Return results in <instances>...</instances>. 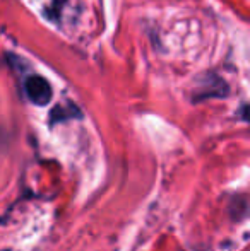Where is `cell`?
<instances>
[{
    "label": "cell",
    "mask_w": 250,
    "mask_h": 251,
    "mask_svg": "<svg viewBox=\"0 0 250 251\" xmlns=\"http://www.w3.org/2000/svg\"><path fill=\"white\" fill-rule=\"evenodd\" d=\"M24 91L29 101L36 106H45L52 100V86L41 75H31L24 82Z\"/></svg>",
    "instance_id": "6da1fadb"
},
{
    "label": "cell",
    "mask_w": 250,
    "mask_h": 251,
    "mask_svg": "<svg viewBox=\"0 0 250 251\" xmlns=\"http://www.w3.org/2000/svg\"><path fill=\"white\" fill-rule=\"evenodd\" d=\"M200 89L195 93V101L200 100H207V98H223L228 94V86L224 80H221L216 75H207L206 82L199 84Z\"/></svg>",
    "instance_id": "7a4b0ae2"
},
{
    "label": "cell",
    "mask_w": 250,
    "mask_h": 251,
    "mask_svg": "<svg viewBox=\"0 0 250 251\" xmlns=\"http://www.w3.org/2000/svg\"><path fill=\"white\" fill-rule=\"evenodd\" d=\"M230 212H231V217L237 219V221H242V219L247 215V200H245V197H237V199H233Z\"/></svg>",
    "instance_id": "3957f363"
},
{
    "label": "cell",
    "mask_w": 250,
    "mask_h": 251,
    "mask_svg": "<svg viewBox=\"0 0 250 251\" xmlns=\"http://www.w3.org/2000/svg\"><path fill=\"white\" fill-rule=\"evenodd\" d=\"M5 251H10V250H5Z\"/></svg>",
    "instance_id": "277c9868"
}]
</instances>
